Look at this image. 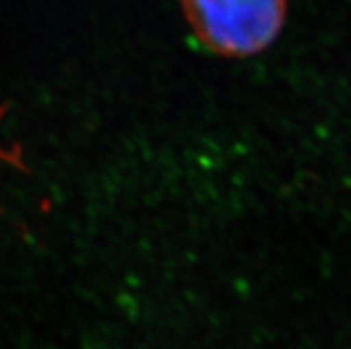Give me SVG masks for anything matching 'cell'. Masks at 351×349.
I'll list each match as a JSON object with an SVG mask.
<instances>
[{"label":"cell","instance_id":"cell-1","mask_svg":"<svg viewBox=\"0 0 351 349\" xmlns=\"http://www.w3.org/2000/svg\"><path fill=\"white\" fill-rule=\"evenodd\" d=\"M180 5L202 47L228 59L264 52L287 16V0H180Z\"/></svg>","mask_w":351,"mask_h":349}]
</instances>
